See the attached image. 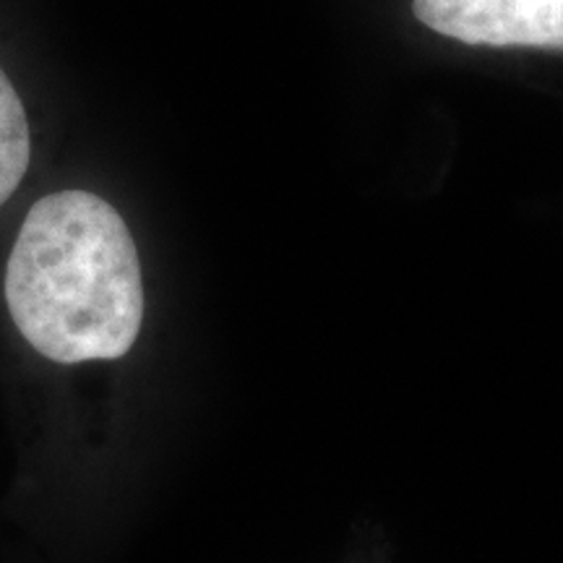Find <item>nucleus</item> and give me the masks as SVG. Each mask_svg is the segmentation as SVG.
<instances>
[{
	"label": "nucleus",
	"mask_w": 563,
	"mask_h": 563,
	"mask_svg": "<svg viewBox=\"0 0 563 563\" xmlns=\"http://www.w3.org/2000/svg\"><path fill=\"white\" fill-rule=\"evenodd\" d=\"M11 319L55 363L115 361L144 321L139 251L123 217L89 191L40 199L5 266Z\"/></svg>",
	"instance_id": "obj_1"
},
{
	"label": "nucleus",
	"mask_w": 563,
	"mask_h": 563,
	"mask_svg": "<svg viewBox=\"0 0 563 563\" xmlns=\"http://www.w3.org/2000/svg\"><path fill=\"white\" fill-rule=\"evenodd\" d=\"M412 11L464 45L563 51V0H415Z\"/></svg>",
	"instance_id": "obj_2"
},
{
	"label": "nucleus",
	"mask_w": 563,
	"mask_h": 563,
	"mask_svg": "<svg viewBox=\"0 0 563 563\" xmlns=\"http://www.w3.org/2000/svg\"><path fill=\"white\" fill-rule=\"evenodd\" d=\"M30 167V123L9 76L0 70V207Z\"/></svg>",
	"instance_id": "obj_3"
}]
</instances>
